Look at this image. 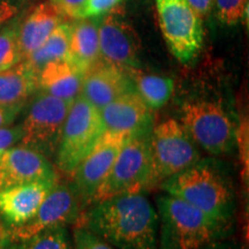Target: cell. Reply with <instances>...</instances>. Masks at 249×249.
I'll use <instances>...</instances> for the list:
<instances>
[{"instance_id": "1", "label": "cell", "mask_w": 249, "mask_h": 249, "mask_svg": "<svg viewBox=\"0 0 249 249\" xmlns=\"http://www.w3.org/2000/svg\"><path fill=\"white\" fill-rule=\"evenodd\" d=\"M95 203L80 226L117 249H158V213L141 192Z\"/></svg>"}, {"instance_id": "2", "label": "cell", "mask_w": 249, "mask_h": 249, "mask_svg": "<svg viewBox=\"0 0 249 249\" xmlns=\"http://www.w3.org/2000/svg\"><path fill=\"white\" fill-rule=\"evenodd\" d=\"M157 208L160 219L158 249H201L216 241L225 226L170 194L157 198Z\"/></svg>"}, {"instance_id": "3", "label": "cell", "mask_w": 249, "mask_h": 249, "mask_svg": "<svg viewBox=\"0 0 249 249\" xmlns=\"http://www.w3.org/2000/svg\"><path fill=\"white\" fill-rule=\"evenodd\" d=\"M167 194L194 205L217 222L226 224L232 213V194L222 174L210 165L196 163L160 182Z\"/></svg>"}, {"instance_id": "4", "label": "cell", "mask_w": 249, "mask_h": 249, "mask_svg": "<svg viewBox=\"0 0 249 249\" xmlns=\"http://www.w3.org/2000/svg\"><path fill=\"white\" fill-rule=\"evenodd\" d=\"M104 132L99 111L82 96H77L71 103L55 152L58 169L73 174Z\"/></svg>"}, {"instance_id": "5", "label": "cell", "mask_w": 249, "mask_h": 249, "mask_svg": "<svg viewBox=\"0 0 249 249\" xmlns=\"http://www.w3.org/2000/svg\"><path fill=\"white\" fill-rule=\"evenodd\" d=\"M151 182V160L148 134L132 135L124 143L110 172L92 196L98 202L113 196L140 193Z\"/></svg>"}, {"instance_id": "6", "label": "cell", "mask_w": 249, "mask_h": 249, "mask_svg": "<svg viewBox=\"0 0 249 249\" xmlns=\"http://www.w3.org/2000/svg\"><path fill=\"white\" fill-rule=\"evenodd\" d=\"M151 160V182L164 181L197 163L200 154L181 124L165 120L149 136Z\"/></svg>"}, {"instance_id": "7", "label": "cell", "mask_w": 249, "mask_h": 249, "mask_svg": "<svg viewBox=\"0 0 249 249\" xmlns=\"http://www.w3.org/2000/svg\"><path fill=\"white\" fill-rule=\"evenodd\" d=\"M181 124L192 141L211 155L226 154L234 144L235 128L232 120L217 103H185Z\"/></svg>"}, {"instance_id": "8", "label": "cell", "mask_w": 249, "mask_h": 249, "mask_svg": "<svg viewBox=\"0 0 249 249\" xmlns=\"http://www.w3.org/2000/svg\"><path fill=\"white\" fill-rule=\"evenodd\" d=\"M163 37L179 61L193 60L203 44V23L187 0H155Z\"/></svg>"}, {"instance_id": "9", "label": "cell", "mask_w": 249, "mask_h": 249, "mask_svg": "<svg viewBox=\"0 0 249 249\" xmlns=\"http://www.w3.org/2000/svg\"><path fill=\"white\" fill-rule=\"evenodd\" d=\"M71 103L46 92L37 96L20 126L22 145L35 149L45 157L55 155Z\"/></svg>"}, {"instance_id": "10", "label": "cell", "mask_w": 249, "mask_h": 249, "mask_svg": "<svg viewBox=\"0 0 249 249\" xmlns=\"http://www.w3.org/2000/svg\"><path fill=\"white\" fill-rule=\"evenodd\" d=\"M101 60L124 71L140 66L139 35L119 13L110 11L98 24Z\"/></svg>"}, {"instance_id": "11", "label": "cell", "mask_w": 249, "mask_h": 249, "mask_svg": "<svg viewBox=\"0 0 249 249\" xmlns=\"http://www.w3.org/2000/svg\"><path fill=\"white\" fill-rule=\"evenodd\" d=\"M130 136L126 133L105 130L88 155L74 171V189L80 197L90 198L110 172L121 148Z\"/></svg>"}, {"instance_id": "12", "label": "cell", "mask_w": 249, "mask_h": 249, "mask_svg": "<svg viewBox=\"0 0 249 249\" xmlns=\"http://www.w3.org/2000/svg\"><path fill=\"white\" fill-rule=\"evenodd\" d=\"M79 197L73 186L55 183L35 216L22 225L12 227L8 235L14 240L24 241L45 230L64 226L79 213Z\"/></svg>"}, {"instance_id": "13", "label": "cell", "mask_w": 249, "mask_h": 249, "mask_svg": "<svg viewBox=\"0 0 249 249\" xmlns=\"http://www.w3.org/2000/svg\"><path fill=\"white\" fill-rule=\"evenodd\" d=\"M55 178L48 158L24 145L11 147L0 157V191L21 183Z\"/></svg>"}, {"instance_id": "14", "label": "cell", "mask_w": 249, "mask_h": 249, "mask_svg": "<svg viewBox=\"0 0 249 249\" xmlns=\"http://www.w3.org/2000/svg\"><path fill=\"white\" fill-rule=\"evenodd\" d=\"M55 183V178H50L1 189L0 216L13 227L27 223L35 216Z\"/></svg>"}, {"instance_id": "15", "label": "cell", "mask_w": 249, "mask_h": 249, "mask_svg": "<svg viewBox=\"0 0 249 249\" xmlns=\"http://www.w3.org/2000/svg\"><path fill=\"white\" fill-rule=\"evenodd\" d=\"M105 130L126 133L129 135L148 134L151 128L152 114L139 93L126 92L99 110Z\"/></svg>"}, {"instance_id": "16", "label": "cell", "mask_w": 249, "mask_h": 249, "mask_svg": "<svg viewBox=\"0 0 249 249\" xmlns=\"http://www.w3.org/2000/svg\"><path fill=\"white\" fill-rule=\"evenodd\" d=\"M130 76L124 70L99 60L83 75L80 95L99 111L124 93L133 91Z\"/></svg>"}, {"instance_id": "17", "label": "cell", "mask_w": 249, "mask_h": 249, "mask_svg": "<svg viewBox=\"0 0 249 249\" xmlns=\"http://www.w3.org/2000/svg\"><path fill=\"white\" fill-rule=\"evenodd\" d=\"M62 13L51 1L40 2L27 15L18 28L21 57L26 59L48 39L61 23Z\"/></svg>"}, {"instance_id": "18", "label": "cell", "mask_w": 249, "mask_h": 249, "mask_svg": "<svg viewBox=\"0 0 249 249\" xmlns=\"http://www.w3.org/2000/svg\"><path fill=\"white\" fill-rule=\"evenodd\" d=\"M66 60L83 75L101 60L97 22L89 18H79L75 23H71Z\"/></svg>"}, {"instance_id": "19", "label": "cell", "mask_w": 249, "mask_h": 249, "mask_svg": "<svg viewBox=\"0 0 249 249\" xmlns=\"http://www.w3.org/2000/svg\"><path fill=\"white\" fill-rule=\"evenodd\" d=\"M83 74L66 59L46 64L37 74V86L55 97L74 101L81 92Z\"/></svg>"}, {"instance_id": "20", "label": "cell", "mask_w": 249, "mask_h": 249, "mask_svg": "<svg viewBox=\"0 0 249 249\" xmlns=\"http://www.w3.org/2000/svg\"><path fill=\"white\" fill-rule=\"evenodd\" d=\"M38 88L37 73L24 60L0 71V105L20 107Z\"/></svg>"}, {"instance_id": "21", "label": "cell", "mask_w": 249, "mask_h": 249, "mask_svg": "<svg viewBox=\"0 0 249 249\" xmlns=\"http://www.w3.org/2000/svg\"><path fill=\"white\" fill-rule=\"evenodd\" d=\"M71 31V23L61 22L52 31L48 39L23 60L38 74L40 68L49 62L66 59Z\"/></svg>"}, {"instance_id": "22", "label": "cell", "mask_w": 249, "mask_h": 249, "mask_svg": "<svg viewBox=\"0 0 249 249\" xmlns=\"http://www.w3.org/2000/svg\"><path fill=\"white\" fill-rule=\"evenodd\" d=\"M135 82V91L150 110L163 107L173 93L174 83L170 77L142 74L136 70L128 71Z\"/></svg>"}, {"instance_id": "23", "label": "cell", "mask_w": 249, "mask_h": 249, "mask_svg": "<svg viewBox=\"0 0 249 249\" xmlns=\"http://www.w3.org/2000/svg\"><path fill=\"white\" fill-rule=\"evenodd\" d=\"M20 249H74L64 226L52 227L31 236Z\"/></svg>"}, {"instance_id": "24", "label": "cell", "mask_w": 249, "mask_h": 249, "mask_svg": "<svg viewBox=\"0 0 249 249\" xmlns=\"http://www.w3.org/2000/svg\"><path fill=\"white\" fill-rule=\"evenodd\" d=\"M22 60L18 46V26L0 30V71L15 66Z\"/></svg>"}, {"instance_id": "25", "label": "cell", "mask_w": 249, "mask_h": 249, "mask_svg": "<svg viewBox=\"0 0 249 249\" xmlns=\"http://www.w3.org/2000/svg\"><path fill=\"white\" fill-rule=\"evenodd\" d=\"M213 5L218 20L229 26L244 20L248 12V0H214Z\"/></svg>"}, {"instance_id": "26", "label": "cell", "mask_w": 249, "mask_h": 249, "mask_svg": "<svg viewBox=\"0 0 249 249\" xmlns=\"http://www.w3.org/2000/svg\"><path fill=\"white\" fill-rule=\"evenodd\" d=\"M74 249H116L95 233L83 226H77L73 232Z\"/></svg>"}, {"instance_id": "27", "label": "cell", "mask_w": 249, "mask_h": 249, "mask_svg": "<svg viewBox=\"0 0 249 249\" xmlns=\"http://www.w3.org/2000/svg\"><path fill=\"white\" fill-rule=\"evenodd\" d=\"M121 0H87L82 18H99L108 13Z\"/></svg>"}, {"instance_id": "28", "label": "cell", "mask_w": 249, "mask_h": 249, "mask_svg": "<svg viewBox=\"0 0 249 249\" xmlns=\"http://www.w3.org/2000/svg\"><path fill=\"white\" fill-rule=\"evenodd\" d=\"M51 2L61 12L62 15L82 18L87 0H51Z\"/></svg>"}, {"instance_id": "29", "label": "cell", "mask_w": 249, "mask_h": 249, "mask_svg": "<svg viewBox=\"0 0 249 249\" xmlns=\"http://www.w3.org/2000/svg\"><path fill=\"white\" fill-rule=\"evenodd\" d=\"M23 4L24 0H0V30L18 17Z\"/></svg>"}, {"instance_id": "30", "label": "cell", "mask_w": 249, "mask_h": 249, "mask_svg": "<svg viewBox=\"0 0 249 249\" xmlns=\"http://www.w3.org/2000/svg\"><path fill=\"white\" fill-rule=\"evenodd\" d=\"M235 140L239 142L240 155L244 167V177L246 181L248 180V124L247 120L242 121L238 132H235Z\"/></svg>"}, {"instance_id": "31", "label": "cell", "mask_w": 249, "mask_h": 249, "mask_svg": "<svg viewBox=\"0 0 249 249\" xmlns=\"http://www.w3.org/2000/svg\"><path fill=\"white\" fill-rule=\"evenodd\" d=\"M21 139V127H14V128H8V127H1L0 128V157L2 154L11 147L20 141Z\"/></svg>"}, {"instance_id": "32", "label": "cell", "mask_w": 249, "mask_h": 249, "mask_svg": "<svg viewBox=\"0 0 249 249\" xmlns=\"http://www.w3.org/2000/svg\"><path fill=\"white\" fill-rule=\"evenodd\" d=\"M187 2L198 17L203 18L213 11L214 0H187Z\"/></svg>"}, {"instance_id": "33", "label": "cell", "mask_w": 249, "mask_h": 249, "mask_svg": "<svg viewBox=\"0 0 249 249\" xmlns=\"http://www.w3.org/2000/svg\"><path fill=\"white\" fill-rule=\"evenodd\" d=\"M20 107H7L0 105V128L8 126L17 117Z\"/></svg>"}, {"instance_id": "34", "label": "cell", "mask_w": 249, "mask_h": 249, "mask_svg": "<svg viewBox=\"0 0 249 249\" xmlns=\"http://www.w3.org/2000/svg\"><path fill=\"white\" fill-rule=\"evenodd\" d=\"M201 249H235L234 247H231V246L226 245H220V244H214V242H211V244L207 245L205 247Z\"/></svg>"}, {"instance_id": "35", "label": "cell", "mask_w": 249, "mask_h": 249, "mask_svg": "<svg viewBox=\"0 0 249 249\" xmlns=\"http://www.w3.org/2000/svg\"><path fill=\"white\" fill-rule=\"evenodd\" d=\"M7 235H8V232H6L4 227L0 225V249H2V247H4L5 240L6 238H7Z\"/></svg>"}]
</instances>
